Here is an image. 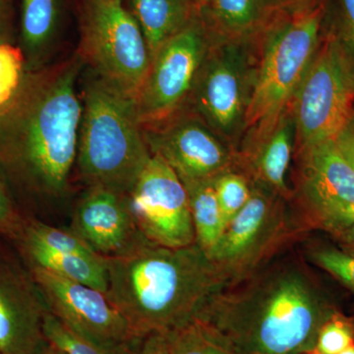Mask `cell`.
Returning <instances> with one entry per match:
<instances>
[{
  "mask_svg": "<svg viewBox=\"0 0 354 354\" xmlns=\"http://www.w3.org/2000/svg\"><path fill=\"white\" fill-rule=\"evenodd\" d=\"M81 57L28 70L19 92L0 109V176L30 197L59 198L76 164L83 104Z\"/></svg>",
  "mask_w": 354,
  "mask_h": 354,
  "instance_id": "cell-1",
  "label": "cell"
},
{
  "mask_svg": "<svg viewBox=\"0 0 354 354\" xmlns=\"http://www.w3.org/2000/svg\"><path fill=\"white\" fill-rule=\"evenodd\" d=\"M337 310L297 254H281L223 288L198 318L236 354H309Z\"/></svg>",
  "mask_w": 354,
  "mask_h": 354,
  "instance_id": "cell-2",
  "label": "cell"
},
{
  "mask_svg": "<svg viewBox=\"0 0 354 354\" xmlns=\"http://www.w3.org/2000/svg\"><path fill=\"white\" fill-rule=\"evenodd\" d=\"M104 261L106 297L138 339L187 325L227 286L197 243L169 248L144 241Z\"/></svg>",
  "mask_w": 354,
  "mask_h": 354,
  "instance_id": "cell-3",
  "label": "cell"
},
{
  "mask_svg": "<svg viewBox=\"0 0 354 354\" xmlns=\"http://www.w3.org/2000/svg\"><path fill=\"white\" fill-rule=\"evenodd\" d=\"M82 104L76 158L79 174L88 187L127 195L152 156L136 100L91 71Z\"/></svg>",
  "mask_w": 354,
  "mask_h": 354,
  "instance_id": "cell-4",
  "label": "cell"
},
{
  "mask_svg": "<svg viewBox=\"0 0 354 354\" xmlns=\"http://www.w3.org/2000/svg\"><path fill=\"white\" fill-rule=\"evenodd\" d=\"M326 13L327 0L310 8H283L260 35L244 133L270 127L290 106L322 39Z\"/></svg>",
  "mask_w": 354,
  "mask_h": 354,
  "instance_id": "cell-5",
  "label": "cell"
},
{
  "mask_svg": "<svg viewBox=\"0 0 354 354\" xmlns=\"http://www.w3.org/2000/svg\"><path fill=\"white\" fill-rule=\"evenodd\" d=\"M251 186L245 206L207 253L227 286L258 271L312 230L291 200L258 184Z\"/></svg>",
  "mask_w": 354,
  "mask_h": 354,
  "instance_id": "cell-6",
  "label": "cell"
},
{
  "mask_svg": "<svg viewBox=\"0 0 354 354\" xmlns=\"http://www.w3.org/2000/svg\"><path fill=\"white\" fill-rule=\"evenodd\" d=\"M257 59L256 43L213 41L183 106L236 152L252 100Z\"/></svg>",
  "mask_w": 354,
  "mask_h": 354,
  "instance_id": "cell-7",
  "label": "cell"
},
{
  "mask_svg": "<svg viewBox=\"0 0 354 354\" xmlns=\"http://www.w3.org/2000/svg\"><path fill=\"white\" fill-rule=\"evenodd\" d=\"M290 106L295 149L335 141L353 118L354 67L326 23L315 57Z\"/></svg>",
  "mask_w": 354,
  "mask_h": 354,
  "instance_id": "cell-8",
  "label": "cell"
},
{
  "mask_svg": "<svg viewBox=\"0 0 354 354\" xmlns=\"http://www.w3.org/2000/svg\"><path fill=\"white\" fill-rule=\"evenodd\" d=\"M82 50L91 70L136 100L152 57L123 0H81Z\"/></svg>",
  "mask_w": 354,
  "mask_h": 354,
  "instance_id": "cell-9",
  "label": "cell"
},
{
  "mask_svg": "<svg viewBox=\"0 0 354 354\" xmlns=\"http://www.w3.org/2000/svg\"><path fill=\"white\" fill-rule=\"evenodd\" d=\"M295 208L311 228L342 237L354 225V169L335 141L295 149Z\"/></svg>",
  "mask_w": 354,
  "mask_h": 354,
  "instance_id": "cell-10",
  "label": "cell"
},
{
  "mask_svg": "<svg viewBox=\"0 0 354 354\" xmlns=\"http://www.w3.org/2000/svg\"><path fill=\"white\" fill-rule=\"evenodd\" d=\"M212 44L199 13L157 51L136 97L142 127L167 120L185 106Z\"/></svg>",
  "mask_w": 354,
  "mask_h": 354,
  "instance_id": "cell-11",
  "label": "cell"
},
{
  "mask_svg": "<svg viewBox=\"0 0 354 354\" xmlns=\"http://www.w3.org/2000/svg\"><path fill=\"white\" fill-rule=\"evenodd\" d=\"M127 198L136 227L146 241L169 248L196 243L187 191L160 156L152 153Z\"/></svg>",
  "mask_w": 354,
  "mask_h": 354,
  "instance_id": "cell-12",
  "label": "cell"
},
{
  "mask_svg": "<svg viewBox=\"0 0 354 354\" xmlns=\"http://www.w3.org/2000/svg\"><path fill=\"white\" fill-rule=\"evenodd\" d=\"M151 153L160 156L183 183L213 180L237 171L236 150L186 108L143 127Z\"/></svg>",
  "mask_w": 354,
  "mask_h": 354,
  "instance_id": "cell-13",
  "label": "cell"
},
{
  "mask_svg": "<svg viewBox=\"0 0 354 354\" xmlns=\"http://www.w3.org/2000/svg\"><path fill=\"white\" fill-rule=\"evenodd\" d=\"M48 311L70 329L104 348L132 353L142 339L106 293L41 269H29Z\"/></svg>",
  "mask_w": 354,
  "mask_h": 354,
  "instance_id": "cell-14",
  "label": "cell"
},
{
  "mask_svg": "<svg viewBox=\"0 0 354 354\" xmlns=\"http://www.w3.org/2000/svg\"><path fill=\"white\" fill-rule=\"evenodd\" d=\"M48 309L32 272L0 247V354H38Z\"/></svg>",
  "mask_w": 354,
  "mask_h": 354,
  "instance_id": "cell-15",
  "label": "cell"
},
{
  "mask_svg": "<svg viewBox=\"0 0 354 354\" xmlns=\"http://www.w3.org/2000/svg\"><path fill=\"white\" fill-rule=\"evenodd\" d=\"M70 230L95 253L114 257L146 241L130 211L127 194L92 186L79 200Z\"/></svg>",
  "mask_w": 354,
  "mask_h": 354,
  "instance_id": "cell-16",
  "label": "cell"
},
{
  "mask_svg": "<svg viewBox=\"0 0 354 354\" xmlns=\"http://www.w3.org/2000/svg\"><path fill=\"white\" fill-rule=\"evenodd\" d=\"M295 149V124L290 106L267 127L244 133L237 148V171L252 183L292 199L288 174Z\"/></svg>",
  "mask_w": 354,
  "mask_h": 354,
  "instance_id": "cell-17",
  "label": "cell"
},
{
  "mask_svg": "<svg viewBox=\"0 0 354 354\" xmlns=\"http://www.w3.org/2000/svg\"><path fill=\"white\" fill-rule=\"evenodd\" d=\"M281 9V0H207L200 15L214 43L255 44Z\"/></svg>",
  "mask_w": 354,
  "mask_h": 354,
  "instance_id": "cell-18",
  "label": "cell"
},
{
  "mask_svg": "<svg viewBox=\"0 0 354 354\" xmlns=\"http://www.w3.org/2000/svg\"><path fill=\"white\" fill-rule=\"evenodd\" d=\"M68 0H21L20 48L28 70L46 66L64 25Z\"/></svg>",
  "mask_w": 354,
  "mask_h": 354,
  "instance_id": "cell-19",
  "label": "cell"
},
{
  "mask_svg": "<svg viewBox=\"0 0 354 354\" xmlns=\"http://www.w3.org/2000/svg\"><path fill=\"white\" fill-rule=\"evenodd\" d=\"M125 6L138 23L152 58L200 13L194 0H127Z\"/></svg>",
  "mask_w": 354,
  "mask_h": 354,
  "instance_id": "cell-20",
  "label": "cell"
},
{
  "mask_svg": "<svg viewBox=\"0 0 354 354\" xmlns=\"http://www.w3.org/2000/svg\"><path fill=\"white\" fill-rule=\"evenodd\" d=\"M15 245L28 269L44 270L104 293L108 290V272L106 261L102 256L87 258L57 252L32 244L15 243Z\"/></svg>",
  "mask_w": 354,
  "mask_h": 354,
  "instance_id": "cell-21",
  "label": "cell"
},
{
  "mask_svg": "<svg viewBox=\"0 0 354 354\" xmlns=\"http://www.w3.org/2000/svg\"><path fill=\"white\" fill-rule=\"evenodd\" d=\"M213 180L183 183L189 199L196 243L206 254L215 246L225 228Z\"/></svg>",
  "mask_w": 354,
  "mask_h": 354,
  "instance_id": "cell-22",
  "label": "cell"
},
{
  "mask_svg": "<svg viewBox=\"0 0 354 354\" xmlns=\"http://www.w3.org/2000/svg\"><path fill=\"white\" fill-rule=\"evenodd\" d=\"M167 335L171 354H236L215 328L199 318Z\"/></svg>",
  "mask_w": 354,
  "mask_h": 354,
  "instance_id": "cell-23",
  "label": "cell"
},
{
  "mask_svg": "<svg viewBox=\"0 0 354 354\" xmlns=\"http://www.w3.org/2000/svg\"><path fill=\"white\" fill-rule=\"evenodd\" d=\"M44 335L46 342L57 346L65 354H132L104 348L70 329L50 311L44 319Z\"/></svg>",
  "mask_w": 354,
  "mask_h": 354,
  "instance_id": "cell-24",
  "label": "cell"
},
{
  "mask_svg": "<svg viewBox=\"0 0 354 354\" xmlns=\"http://www.w3.org/2000/svg\"><path fill=\"white\" fill-rule=\"evenodd\" d=\"M213 184L225 227L245 206L252 186L248 177L239 171H230L216 176Z\"/></svg>",
  "mask_w": 354,
  "mask_h": 354,
  "instance_id": "cell-25",
  "label": "cell"
},
{
  "mask_svg": "<svg viewBox=\"0 0 354 354\" xmlns=\"http://www.w3.org/2000/svg\"><path fill=\"white\" fill-rule=\"evenodd\" d=\"M27 71V62L20 46L7 39L0 41V109L19 92Z\"/></svg>",
  "mask_w": 354,
  "mask_h": 354,
  "instance_id": "cell-26",
  "label": "cell"
},
{
  "mask_svg": "<svg viewBox=\"0 0 354 354\" xmlns=\"http://www.w3.org/2000/svg\"><path fill=\"white\" fill-rule=\"evenodd\" d=\"M313 264L334 277L354 293V249L313 244L306 249Z\"/></svg>",
  "mask_w": 354,
  "mask_h": 354,
  "instance_id": "cell-27",
  "label": "cell"
},
{
  "mask_svg": "<svg viewBox=\"0 0 354 354\" xmlns=\"http://www.w3.org/2000/svg\"><path fill=\"white\" fill-rule=\"evenodd\" d=\"M326 27L354 67V0H327Z\"/></svg>",
  "mask_w": 354,
  "mask_h": 354,
  "instance_id": "cell-28",
  "label": "cell"
},
{
  "mask_svg": "<svg viewBox=\"0 0 354 354\" xmlns=\"http://www.w3.org/2000/svg\"><path fill=\"white\" fill-rule=\"evenodd\" d=\"M353 344L354 321L337 311L321 328L312 353L339 354Z\"/></svg>",
  "mask_w": 354,
  "mask_h": 354,
  "instance_id": "cell-29",
  "label": "cell"
},
{
  "mask_svg": "<svg viewBox=\"0 0 354 354\" xmlns=\"http://www.w3.org/2000/svg\"><path fill=\"white\" fill-rule=\"evenodd\" d=\"M25 218L16 206L6 181L0 176V236L12 241L22 227Z\"/></svg>",
  "mask_w": 354,
  "mask_h": 354,
  "instance_id": "cell-30",
  "label": "cell"
},
{
  "mask_svg": "<svg viewBox=\"0 0 354 354\" xmlns=\"http://www.w3.org/2000/svg\"><path fill=\"white\" fill-rule=\"evenodd\" d=\"M132 354H171L167 333H158L142 339Z\"/></svg>",
  "mask_w": 354,
  "mask_h": 354,
  "instance_id": "cell-31",
  "label": "cell"
},
{
  "mask_svg": "<svg viewBox=\"0 0 354 354\" xmlns=\"http://www.w3.org/2000/svg\"><path fill=\"white\" fill-rule=\"evenodd\" d=\"M335 145L339 152L348 160L354 169V116L348 125L342 129L335 139Z\"/></svg>",
  "mask_w": 354,
  "mask_h": 354,
  "instance_id": "cell-32",
  "label": "cell"
},
{
  "mask_svg": "<svg viewBox=\"0 0 354 354\" xmlns=\"http://www.w3.org/2000/svg\"><path fill=\"white\" fill-rule=\"evenodd\" d=\"M12 9L13 0H0V41H8Z\"/></svg>",
  "mask_w": 354,
  "mask_h": 354,
  "instance_id": "cell-33",
  "label": "cell"
},
{
  "mask_svg": "<svg viewBox=\"0 0 354 354\" xmlns=\"http://www.w3.org/2000/svg\"><path fill=\"white\" fill-rule=\"evenodd\" d=\"M283 8L304 9L322 3L325 0H281Z\"/></svg>",
  "mask_w": 354,
  "mask_h": 354,
  "instance_id": "cell-34",
  "label": "cell"
},
{
  "mask_svg": "<svg viewBox=\"0 0 354 354\" xmlns=\"http://www.w3.org/2000/svg\"><path fill=\"white\" fill-rule=\"evenodd\" d=\"M38 354H65L64 351H60L57 346H53V344L46 342L43 346V348L39 351Z\"/></svg>",
  "mask_w": 354,
  "mask_h": 354,
  "instance_id": "cell-35",
  "label": "cell"
},
{
  "mask_svg": "<svg viewBox=\"0 0 354 354\" xmlns=\"http://www.w3.org/2000/svg\"><path fill=\"white\" fill-rule=\"evenodd\" d=\"M341 239H344L346 243H348L351 245V248L354 249V225L353 227L349 228L348 232H346Z\"/></svg>",
  "mask_w": 354,
  "mask_h": 354,
  "instance_id": "cell-36",
  "label": "cell"
},
{
  "mask_svg": "<svg viewBox=\"0 0 354 354\" xmlns=\"http://www.w3.org/2000/svg\"><path fill=\"white\" fill-rule=\"evenodd\" d=\"M339 354H354V344L349 346V348L344 349V351H342V353H339Z\"/></svg>",
  "mask_w": 354,
  "mask_h": 354,
  "instance_id": "cell-37",
  "label": "cell"
},
{
  "mask_svg": "<svg viewBox=\"0 0 354 354\" xmlns=\"http://www.w3.org/2000/svg\"><path fill=\"white\" fill-rule=\"evenodd\" d=\"M195 3L197 4L198 8L199 10H201L203 7H204L205 4H206L207 0H194Z\"/></svg>",
  "mask_w": 354,
  "mask_h": 354,
  "instance_id": "cell-38",
  "label": "cell"
},
{
  "mask_svg": "<svg viewBox=\"0 0 354 354\" xmlns=\"http://www.w3.org/2000/svg\"><path fill=\"white\" fill-rule=\"evenodd\" d=\"M309 354H314V353H309Z\"/></svg>",
  "mask_w": 354,
  "mask_h": 354,
  "instance_id": "cell-39",
  "label": "cell"
}]
</instances>
